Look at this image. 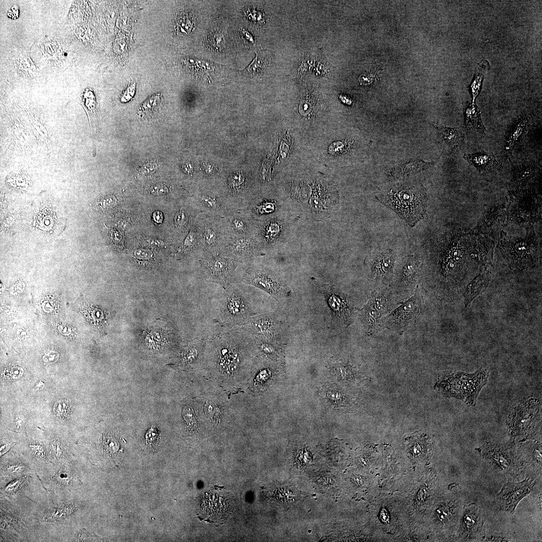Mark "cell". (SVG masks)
<instances>
[{"mask_svg": "<svg viewBox=\"0 0 542 542\" xmlns=\"http://www.w3.org/2000/svg\"><path fill=\"white\" fill-rule=\"evenodd\" d=\"M170 191L168 186L164 183H157L152 186L150 188V192L155 196H160L167 194Z\"/></svg>", "mask_w": 542, "mask_h": 542, "instance_id": "cell-41", "label": "cell"}, {"mask_svg": "<svg viewBox=\"0 0 542 542\" xmlns=\"http://www.w3.org/2000/svg\"><path fill=\"white\" fill-rule=\"evenodd\" d=\"M421 262L415 256H410L403 263L397 281L390 289L398 301L401 303L415 292V285L421 267Z\"/></svg>", "mask_w": 542, "mask_h": 542, "instance_id": "cell-19", "label": "cell"}, {"mask_svg": "<svg viewBox=\"0 0 542 542\" xmlns=\"http://www.w3.org/2000/svg\"><path fill=\"white\" fill-rule=\"evenodd\" d=\"M224 225L230 236L253 235L256 221L241 210H235L223 217Z\"/></svg>", "mask_w": 542, "mask_h": 542, "instance_id": "cell-23", "label": "cell"}, {"mask_svg": "<svg viewBox=\"0 0 542 542\" xmlns=\"http://www.w3.org/2000/svg\"><path fill=\"white\" fill-rule=\"evenodd\" d=\"M157 437V433L156 430L152 428L147 433L146 440L148 443L153 444L156 441Z\"/></svg>", "mask_w": 542, "mask_h": 542, "instance_id": "cell-51", "label": "cell"}, {"mask_svg": "<svg viewBox=\"0 0 542 542\" xmlns=\"http://www.w3.org/2000/svg\"><path fill=\"white\" fill-rule=\"evenodd\" d=\"M113 232V239L114 240V242H115V243H116L117 244H119L123 245V233H122L120 231H118V230H114Z\"/></svg>", "mask_w": 542, "mask_h": 542, "instance_id": "cell-52", "label": "cell"}, {"mask_svg": "<svg viewBox=\"0 0 542 542\" xmlns=\"http://www.w3.org/2000/svg\"><path fill=\"white\" fill-rule=\"evenodd\" d=\"M182 168L184 173L188 175H192L193 169L191 164H183Z\"/></svg>", "mask_w": 542, "mask_h": 542, "instance_id": "cell-54", "label": "cell"}, {"mask_svg": "<svg viewBox=\"0 0 542 542\" xmlns=\"http://www.w3.org/2000/svg\"><path fill=\"white\" fill-rule=\"evenodd\" d=\"M196 249H199L201 251L200 238L196 225H192L183 240L174 252V256L176 259H180Z\"/></svg>", "mask_w": 542, "mask_h": 542, "instance_id": "cell-27", "label": "cell"}, {"mask_svg": "<svg viewBox=\"0 0 542 542\" xmlns=\"http://www.w3.org/2000/svg\"><path fill=\"white\" fill-rule=\"evenodd\" d=\"M423 297L418 286L414 294L381 320L382 328L402 334L416 320L423 307Z\"/></svg>", "mask_w": 542, "mask_h": 542, "instance_id": "cell-10", "label": "cell"}, {"mask_svg": "<svg viewBox=\"0 0 542 542\" xmlns=\"http://www.w3.org/2000/svg\"><path fill=\"white\" fill-rule=\"evenodd\" d=\"M463 507L460 497L455 494L438 499L433 505L431 514L435 530L452 535L458 533Z\"/></svg>", "mask_w": 542, "mask_h": 542, "instance_id": "cell-11", "label": "cell"}, {"mask_svg": "<svg viewBox=\"0 0 542 542\" xmlns=\"http://www.w3.org/2000/svg\"><path fill=\"white\" fill-rule=\"evenodd\" d=\"M174 224L179 233L185 232L190 223V217L185 207H180L174 217Z\"/></svg>", "mask_w": 542, "mask_h": 542, "instance_id": "cell-39", "label": "cell"}, {"mask_svg": "<svg viewBox=\"0 0 542 542\" xmlns=\"http://www.w3.org/2000/svg\"><path fill=\"white\" fill-rule=\"evenodd\" d=\"M460 232L451 233L439 254L437 268L440 282L433 294L441 300H451L459 295L457 285L465 275L466 256Z\"/></svg>", "mask_w": 542, "mask_h": 542, "instance_id": "cell-2", "label": "cell"}, {"mask_svg": "<svg viewBox=\"0 0 542 542\" xmlns=\"http://www.w3.org/2000/svg\"><path fill=\"white\" fill-rule=\"evenodd\" d=\"M237 327L248 337L280 342L281 321L275 313L254 315Z\"/></svg>", "mask_w": 542, "mask_h": 542, "instance_id": "cell-15", "label": "cell"}, {"mask_svg": "<svg viewBox=\"0 0 542 542\" xmlns=\"http://www.w3.org/2000/svg\"><path fill=\"white\" fill-rule=\"evenodd\" d=\"M528 124V120L524 117L520 119L515 126L509 130L506 140L507 150L510 149L516 143L520 141L523 136Z\"/></svg>", "mask_w": 542, "mask_h": 542, "instance_id": "cell-37", "label": "cell"}, {"mask_svg": "<svg viewBox=\"0 0 542 542\" xmlns=\"http://www.w3.org/2000/svg\"><path fill=\"white\" fill-rule=\"evenodd\" d=\"M490 279V272L483 269L467 286L464 293V303L467 307L477 296L486 289Z\"/></svg>", "mask_w": 542, "mask_h": 542, "instance_id": "cell-28", "label": "cell"}, {"mask_svg": "<svg viewBox=\"0 0 542 542\" xmlns=\"http://www.w3.org/2000/svg\"><path fill=\"white\" fill-rule=\"evenodd\" d=\"M206 341L204 339L194 340L182 351L179 364L183 367H191L200 361L204 355Z\"/></svg>", "mask_w": 542, "mask_h": 542, "instance_id": "cell-26", "label": "cell"}, {"mask_svg": "<svg viewBox=\"0 0 542 542\" xmlns=\"http://www.w3.org/2000/svg\"><path fill=\"white\" fill-rule=\"evenodd\" d=\"M117 203V199L114 196L110 195L101 199L99 202L100 205L104 208L111 207L115 205Z\"/></svg>", "mask_w": 542, "mask_h": 542, "instance_id": "cell-49", "label": "cell"}, {"mask_svg": "<svg viewBox=\"0 0 542 542\" xmlns=\"http://www.w3.org/2000/svg\"><path fill=\"white\" fill-rule=\"evenodd\" d=\"M65 406H66V404L65 403H63L62 402V403H58L56 405V408L55 409V412L58 413H63V412H65V411H64L65 408Z\"/></svg>", "mask_w": 542, "mask_h": 542, "instance_id": "cell-56", "label": "cell"}, {"mask_svg": "<svg viewBox=\"0 0 542 542\" xmlns=\"http://www.w3.org/2000/svg\"><path fill=\"white\" fill-rule=\"evenodd\" d=\"M376 198L411 227L415 226L426 213L427 193L420 183L403 182L392 185L382 190Z\"/></svg>", "mask_w": 542, "mask_h": 542, "instance_id": "cell-3", "label": "cell"}, {"mask_svg": "<svg viewBox=\"0 0 542 542\" xmlns=\"http://www.w3.org/2000/svg\"><path fill=\"white\" fill-rule=\"evenodd\" d=\"M160 94L153 95L143 103L140 109V113L142 114H146L151 112L158 106L160 102Z\"/></svg>", "mask_w": 542, "mask_h": 542, "instance_id": "cell-40", "label": "cell"}, {"mask_svg": "<svg viewBox=\"0 0 542 542\" xmlns=\"http://www.w3.org/2000/svg\"><path fill=\"white\" fill-rule=\"evenodd\" d=\"M224 290L219 318L225 326L231 328L240 326L255 315L248 300L233 284Z\"/></svg>", "mask_w": 542, "mask_h": 542, "instance_id": "cell-9", "label": "cell"}, {"mask_svg": "<svg viewBox=\"0 0 542 542\" xmlns=\"http://www.w3.org/2000/svg\"><path fill=\"white\" fill-rule=\"evenodd\" d=\"M147 242L151 246L162 247L166 245L165 242L160 239L150 238L146 240Z\"/></svg>", "mask_w": 542, "mask_h": 542, "instance_id": "cell-50", "label": "cell"}, {"mask_svg": "<svg viewBox=\"0 0 542 542\" xmlns=\"http://www.w3.org/2000/svg\"><path fill=\"white\" fill-rule=\"evenodd\" d=\"M240 264L251 262L254 257L265 255L253 235L229 236L219 252Z\"/></svg>", "mask_w": 542, "mask_h": 542, "instance_id": "cell-16", "label": "cell"}, {"mask_svg": "<svg viewBox=\"0 0 542 542\" xmlns=\"http://www.w3.org/2000/svg\"><path fill=\"white\" fill-rule=\"evenodd\" d=\"M200 264L204 279L221 286L224 289L232 284L234 274L240 265L220 253L201 255Z\"/></svg>", "mask_w": 542, "mask_h": 542, "instance_id": "cell-13", "label": "cell"}, {"mask_svg": "<svg viewBox=\"0 0 542 542\" xmlns=\"http://www.w3.org/2000/svg\"><path fill=\"white\" fill-rule=\"evenodd\" d=\"M432 124L438 131L440 138L449 152L456 153L464 149L465 137L461 129L446 126L440 122H433Z\"/></svg>", "mask_w": 542, "mask_h": 542, "instance_id": "cell-24", "label": "cell"}, {"mask_svg": "<svg viewBox=\"0 0 542 542\" xmlns=\"http://www.w3.org/2000/svg\"><path fill=\"white\" fill-rule=\"evenodd\" d=\"M236 283L253 286L276 300L288 298L292 295V290L276 272L265 265L254 264L251 262L238 266L232 280V284Z\"/></svg>", "mask_w": 542, "mask_h": 542, "instance_id": "cell-6", "label": "cell"}, {"mask_svg": "<svg viewBox=\"0 0 542 542\" xmlns=\"http://www.w3.org/2000/svg\"><path fill=\"white\" fill-rule=\"evenodd\" d=\"M498 247L511 269L522 270L537 261V239L531 225L524 239L508 237L502 231Z\"/></svg>", "mask_w": 542, "mask_h": 542, "instance_id": "cell-7", "label": "cell"}, {"mask_svg": "<svg viewBox=\"0 0 542 542\" xmlns=\"http://www.w3.org/2000/svg\"><path fill=\"white\" fill-rule=\"evenodd\" d=\"M395 254L387 248L377 252L372 257L369 266V279L378 288L391 285L394 275Z\"/></svg>", "mask_w": 542, "mask_h": 542, "instance_id": "cell-17", "label": "cell"}, {"mask_svg": "<svg viewBox=\"0 0 542 542\" xmlns=\"http://www.w3.org/2000/svg\"><path fill=\"white\" fill-rule=\"evenodd\" d=\"M463 158L481 173L491 168L494 156L491 152L482 151L473 154H465Z\"/></svg>", "mask_w": 542, "mask_h": 542, "instance_id": "cell-30", "label": "cell"}, {"mask_svg": "<svg viewBox=\"0 0 542 542\" xmlns=\"http://www.w3.org/2000/svg\"><path fill=\"white\" fill-rule=\"evenodd\" d=\"M434 163L435 162H427L423 161L410 162L400 165L394 170L392 173L397 177H403L430 168Z\"/></svg>", "mask_w": 542, "mask_h": 542, "instance_id": "cell-36", "label": "cell"}, {"mask_svg": "<svg viewBox=\"0 0 542 542\" xmlns=\"http://www.w3.org/2000/svg\"><path fill=\"white\" fill-rule=\"evenodd\" d=\"M337 369L341 377L348 383L353 384L359 381L360 373L354 365L349 360H342L337 364Z\"/></svg>", "mask_w": 542, "mask_h": 542, "instance_id": "cell-35", "label": "cell"}, {"mask_svg": "<svg viewBox=\"0 0 542 542\" xmlns=\"http://www.w3.org/2000/svg\"><path fill=\"white\" fill-rule=\"evenodd\" d=\"M406 447L410 454L428 458L433 452V442L430 436L418 433L408 438Z\"/></svg>", "mask_w": 542, "mask_h": 542, "instance_id": "cell-25", "label": "cell"}, {"mask_svg": "<svg viewBox=\"0 0 542 542\" xmlns=\"http://www.w3.org/2000/svg\"><path fill=\"white\" fill-rule=\"evenodd\" d=\"M482 78L483 75L482 74L480 73L478 74L471 86L473 102L480 91Z\"/></svg>", "mask_w": 542, "mask_h": 542, "instance_id": "cell-46", "label": "cell"}, {"mask_svg": "<svg viewBox=\"0 0 542 542\" xmlns=\"http://www.w3.org/2000/svg\"><path fill=\"white\" fill-rule=\"evenodd\" d=\"M477 539L482 541H507L508 539L497 533L483 534Z\"/></svg>", "mask_w": 542, "mask_h": 542, "instance_id": "cell-43", "label": "cell"}, {"mask_svg": "<svg viewBox=\"0 0 542 542\" xmlns=\"http://www.w3.org/2000/svg\"><path fill=\"white\" fill-rule=\"evenodd\" d=\"M269 62L268 54L264 51L257 50L253 60L244 70L250 75H259L264 71Z\"/></svg>", "mask_w": 542, "mask_h": 542, "instance_id": "cell-34", "label": "cell"}, {"mask_svg": "<svg viewBox=\"0 0 542 542\" xmlns=\"http://www.w3.org/2000/svg\"><path fill=\"white\" fill-rule=\"evenodd\" d=\"M178 26L182 32L188 33L191 30L192 24L190 19L183 16L179 19Z\"/></svg>", "mask_w": 542, "mask_h": 542, "instance_id": "cell-47", "label": "cell"}, {"mask_svg": "<svg viewBox=\"0 0 542 542\" xmlns=\"http://www.w3.org/2000/svg\"><path fill=\"white\" fill-rule=\"evenodd\" d=\"M133 254L134 257L139 260H149L153 256V252L149 249L139 248L135 250Z\"/></svg>", "mask_w": 542, "mask_h": 542, "instance_id": "cell-45", "label": "cell"}, {"mask_svg": "<svg viewBox=\"0 0 542 542\" xmlns=\"http://www.w3.org/2000/svg\"><path fill=\"white\" fill-rule=\"evenodd\" d=\"M475 450L495 470L509 479H517L523 474L515 438L504 443L487 442Z\"/></svg>", "mask_w": 542, "mask_h": 542, "instance_id": "cell-8", "label": "cell"}, {"mask_svg": "<svg viewBox=\"0 0 542 542\" xmlns=\"http://www.w3.org/2000/svg\"><path fill=\"white\" fill-rule=\"evenodd\" d=\"M9 123L13 144L21 150L30 148L31 143V133L29 132L26 124L19 120H13Z\"/></svg>", "mask_w": 542, "mask_h": 542, "instance_id": "cell-29", "label": "cell"}, {"mask_svg": "<svg viewBox=\"0 0 542 542\" xmlns=\"http://www.w3.org/2000/svg\"><path fill=\"white\" fill-rule=\"evenodd\" d=\"M158 168L157 163L149 162L141 166L138 170V173L142 175H149L155 172Z\"/></svg>", "mask_w": 542, "mask_h": 542, "instance_id": "cell-42", "label": "cell"}, {"mask_svg": "<svg viewBox=\"0 0 542 542\" xmlns=\"http://www.w3.org/2000/svg\"><path fill=\"white\" fill-rule=\"evenodd\" d=\"M204 413L207 421L211 424L220 423L222 420L223 408L215 400H208L204 406Z\"/></svg>", "mask_w": 542, "mask_h": 542, "instance_id": "cell-38", "label": "cell"}, {"mask_svg": "<svg viewBox=\"0 0 542 542\" xmlns=\"http://www.w3.org/2000/svg\"><path fill=\"white\" fill-rule=\"evenodd\" d=\"M488 371L482 367L472 373L446 372L439 376L434 387L446 397L455 398L467 405L475 406L481 389L488 382Z\"/></svg>", "mask_w": 542, "mask_h": 542, "instance_id": "cell-4", "label": "cell"}, {"mask_svg": "<svg viewBox=\"0 0 542 542\" xmlns=\"http://www.w3.org/2000/svg\"><path fill=\"white\" fill-rule=\"evenodd\" d=\"M152 219L156 223H162L164 219L163 213L159 210L154 211L152 214Z\"/></svg>", "mask_w": 542, "mask_h": 542, "instance_id": "cell-53", "label": "cell"}, {"mask_svg": "<svg viewBox=\"0 0 542 542\" xmlns=\"http://www.w3.org/2000/svg\"><path fill=\"white\" fill-rule=\"evenodd\" d=\"M387 315L385 309L369 297L364 306L358 311V315L367 335L370 336L382 328L381 320Z\"/></svg>", "mask_w": 542, "mask_h": 542, "instance_id": "cell-22", "label": "cell"}, {"mask_svg": "<svg viewBox=\"0 0 542 542\" xmlns=\"http://www.w3.org/2000/svg\"><path fill=\"white\" fill-rule=\"evenodd\" d=\"M505 212L502 208H496L493 211L486 213L479 225L481 231L488 232L503 225L505 219Z\"/></svg>", "mask_w": 542, "mask_h": 542, "instance_id": "cell-32", "label": "cell"}, {"mask_svg": "<svg viewBox=\"0 0 542 542\" xmlns=\"http://www.w3.org/2000/svg\"><path fill=\"white\" fill-rule=\"evenodd\" d=\"M236 327L216 335L206 346L207 366L212 377L231 387L248 381L250 356L253 352L246 336Z\"/></svg>", "mask_w": 542, "mask_h": 542, "instance_id": "cell-1", "label": "cell"}, {"mask_svg": "<svg viewBox=\"0 0 542 542\" xmlns=\"http://www.w3.org/2000/svg\"><path fill=\"white\" fill-rule=\"evenodd\" d=\"M523 468V474L539 482L541 477V441H520L516 445Z\"/></svg>", "mask_w": 542, "mask_h": 542, "instance_id": "cell-20", "label": "cell"}, {"mask_svg": "<svg viewBox=\"0 0 542 542\" xmlns=\"http://www.w3.org/2000/svg\"><path fill=\"white\" fill-rule=\"evenodd\" d=\"M31 132L39 144L47 145L49 137L46 124L40 118L30 117L29 122Z\"/></svg>", "mask_w": 542, "mask_h": 542, "instance_id": "cell-33", "label": "cell"}, {"mask_svg": "<svg viewBox=\"0 0 542 542\" xmlns=\"http://www.w3.org/2000/svg\"><path fill=\"white\" fill-rule=\"evenodd\" d=\"M242 34L243 37L244 38V39L245 41H248V42H249L250 43H253V40L252 36L246 30H242Z\"/></svg>", "mask_w": 542, "mask_h": 542, "instance_id": "cell-55", "label": "cell"}, {"mask_svg": "<svg viewBox=\"0 0 542 542\" xmlns=\"http://www.w3.org/2000/svg\"><path fill=\"white\" fill-rule=\"evenodd\" d=\"M189 406H186L183 411V417L188 425L193 426L196 424L195 413L194 410Z\"/></svg>", "mask_w": 542, "mask_h": 542, "instance_id": "cell-44", "label": "cell"}, {"mask_svg": "<svg viewBox=\"0 0 542 542\" xmlns=\"http://www.w3.org/2000/svg\"><path fill=\"white\" fill-rule=\"evenodd\" d=\"M464 125L466 128H473L481 134H484L486 132L480 111L474 103L470 104L465 109Z\"/></svg>", "mask_w": 542, "mask_h": 542, "instance_id": "cell-31", "label": "cell"}, {"mask_svg": "<svg viewBox=\"0 0 542 542\" xmlns=\"http://www.w3.org/2000/svg\"><path fill=\"white\" fill-rule=\"evenodd\" d=\"M319 287L335 320L344 328L352 324L356 316L352 299L334 285L322 284Z\"/></svg>", "mask_w": 542, "mask_h": 542, "instance_id": "cell-14", "label": "cell"}, {"mask_svg": "<svg viewBox=\"0 0 542 542\" xmlns=\"http://www.w3.org/2000/svg\"><path fill=\"white\" fill-rule=\"evenodd\" d=\"M506 425L511 437H523L521 441H541V400L530 397L515 404L509 412Z\"/></svg>", "mask_w": 542, "mask_h": 542, "instance_id": "cell-5", "label": "cell"}, {"mask_svg": "<svg viewBox=\"0 0 542 542\" xmlns=\"http://www.w3.org/2000/svg\"><path fill=\"white\" fill-rule=\"evenodd\" d=\"M536 483L530 478L518 482H506L496 496L500 509L513 514L519 502L532 491Z\"/></svg>", "mask_w": 542, "mask_h": 542, "instance_id": "cell-18", "label": "cell"}, {"mask_svg": "<svg viewBox=\"0 0 542 542\" xmlns=\"http://www.w3.org/2000/svg\"><path fill=\"white\" fill-rule=\"evenodd\" d=\"M199 216L196 225L200 238L201 255L219 253L230 236L223 217L203 214Z\"/></svg>", "mask_w": 542, "mask_h": 542, "instance_id": "cell-12", "label": "cell"}, {"mask_svg": "<svg viewBox=\"0 0 542 542\" xmlns=\"http://www.w3.org/2000/svg\"><path fill=\"white\" fill-rule=\"evenodd\" d=\"M136 86L135 83L130 84L122 94L120 97V101L124 103L129 101L134 96L136 92Z\"/></svg>", "mask_w": 542, "mask_h": 542, "instance_id": "cell-48", "label": "cell"}, {"mask_svg": "<svg viewBox=\"0 0 542 542\" xmlns=\"http://www.w3.org/2000/svg\"><path fill=\"white\" fill-rule=\"evenodd\" d=\"M483 523L480 509L476 503L463 505L458 531L459 539L462 541L477 539Z\"/></svg>", "mask_w": 542, "mask_h": 542, "instance_id": "cell-21", "label": "cell"}]
</instances>
